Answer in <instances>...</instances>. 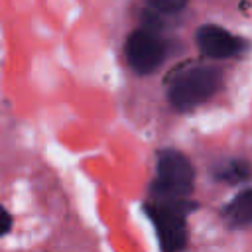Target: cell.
Masks as SVG:
<instances>
[{
    "mask_svg": "<svg viewBox=\"0 0 252 252\" xmlns=\"http://www.w3.org/2000/svg\"><path fill=\"white\" fill-rule=\"evenodd\" d=\"M246 171H248V169H246L244 163H240V161H228V163H224L220 169H217V177L222 179V181L234 183V181L244 179V177L248 175Z\"/></svg>",
    "mask_w": 252,
    "mask_h": 252,
    "instance_id": "obj_7",
    "label": "cell"
},
{
    "mask_svg": "<svg viewBox=\"0 0 252 252\" xmlns=\"http://www.w3.org/2000/svg\"><path fill=\"white\" fill-rule=\"evenodd\" d=\"M197 43H199L201 51L207 57H213V59L232 57L238 51H242V47H244V43H242L240 37H236L234 33L226 32L224 28L213 26V24L199 28V32H197Z\"/></svg>",
    "mask_w": 252,
    "mask_h": 252,
    "instance_id": "obj_5",
    "label": "cell"
},
{
    "mask_svg": "<svg viewBox=\"0 0 252 252\" xmlns=\"http://www.w3.org/2000/svg\"><path fill=\"white\" fill-rule=\"evenodd\" d=\"M224 220L236 228L252 226V189L238 193L224 207Z\"/></svg>",
    "mask_w": 252,
    "mask_h": 252,
    "instance_id": "obj_6",
    "label": "cell"
},
{
    "mask_svg": "<svg viewBox=\"0 0 252 252\" xmlns=\"http://www.w3.org/2000/svg\"><path fill=\"white\" fill-rule=\"evenodd\" d=\"M10 226H12V219H10V215L0 207V236L6 234V232L10 230Z\"/></svg>",
    "mask_w": 252,
    "mask_h": 252,
    "instance_id": "obj_9",
    "label": "cell"
},
{
    "mask_svg": "<svg viewBox=\"0 0 252 252\" xmlns=\"http://www.w3.org/2000/svg\"><path fill=\"white\" fill-rule=\"evenodd\" d=\"M193 209L183 199H156L148 205V217L163 250H181L187 242L185 215Z\"/></svg>",
    "mask_w": 252,
    "mask_h": 252,
    "instance_id": "obj_2",
    "label": "cell"
},
{
    "mask_svg": "<svg viewBox=\"0 0 252 252\" xmlns=\"http://www.w3.org/2000/svg\"><path fill=\"white\" fill-rule=\"evenodd\" d=\"M165 53H167L165 41L159 37V33L154 28H148V26L132 32L126 41L128 63L140 75H148L156 71L161 65Z\"/></svg>",
    "mask_w": 252,
    "mask_h": 252,
    "instance_id": "obj_4",
    "label": "cell"
},
{
    "mask_svg": "<svg viewBox=\"0 0 252 252\" xmlns=\"http://www.w3.org/2000/svg\"><path fill=\"white\" fill-rule=\"evenodd\" d=\"M193 167L177 150H163L158 156V177L152 183L156 199H185L193 189Z\"/></svg>",
    "mask_w": 252,
    "mask_h": 252,
    "instance_id": "obj_3",
    "label": "cell"
},
{
    "mask_svg": "<svg viewBox=\"0 0 252 252\" xmlns=\"http://www.w3.org/2000/svg\"><path fill=\"white\" fill-rule=\"evenodd\" d=\"M220 87V71L215 67H189L169 83V102L179 110H189L211 98Z\"/></svg>",
    "mask_w": 252,
    "mask_h": 252,
    "instance_id": "obj_1",
    "label": "cell"
},
{
    "mask_svg": "<svg viewBox=\"0 0 252 252\" xmlns=\"http://www.w3.org/2000/svg\"><path fill=\"white\" fill-rule=\"evenodd\" d=\"M148 4L159 14H175L187 4V0H148Z\"/></svg>",
    "mask_w": 252,
    "mask_h": 252,
    "instance_id": "obj_8",
    "label": "cell"
}]
</instances>
